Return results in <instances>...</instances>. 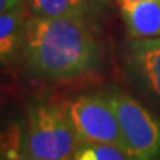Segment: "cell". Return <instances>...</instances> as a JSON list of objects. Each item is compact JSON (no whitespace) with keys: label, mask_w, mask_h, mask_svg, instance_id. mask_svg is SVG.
<instances>
[{"label":"cell","mask_w":160,"mask_h":160,"mask_svg":"<svg viewBox=\"0 0 160 160\" xmlns=\"http://www.w3.org/2000/svg\"><path fill=\"white\" fill-rule=\"evenodd\" d=\"M25 131L12 126L0 135V157L2 159H22Z\"/></svg>","instance_id":"30bf717a"},{"label":"cell","mask_w":160,"mask_h":160,"mask_svg":"<svg viewBox=\"0 0 160 160\" xmlns=\"http://www.w3.org/2000/svg\"><path fill=\"white\" fill-rule=\"evenodd\" d=\"M28 12L40 17H77L101 22L110 12V0H25Z\"/></svg>","instance_id":"8992f818"},{"label":"cell","mask_w":160,"mask_h":160,"mask_svg":"<svg viewBox=\"0 0 160 160\" xmlns=\"http://www.w3.org/2000/svg\"><path fill=\"white\" fill-rule=\"evenodd\" d=\"M123 62L131 85L160 110V37L129 39Z\"/></svg>","instance_id":"5b68a950"},{"label":"cell","mask_w":160,"mask_h":160,"mask_svg":"<svg viewBox=\"0 0 160 160\" xmlns=\"http://www.w3.org/2000/svg\"><path fill=\"white\" fill-rule=\"evenodd\" d=\"M82 141L76 133L65 107L37 104L31 107L25 126L22 159H73Z\"/></svg>","instance_id":"7a4b0ae2"},{"label":"cell","mask_w":160,"mask_h":160,"mask_svg":"<svg viewBox=\"0 0 160 160\" xmlns=\"http://www.w3.org/2000/svg\"><path fill=\"white\" fill-rule=\"evenodd\" d=\"M28 15L25 0L0 12V65L13 62L21 55Z\"/></svg>","instance_id":"52a82bcc"},{"label":"cell","mask_w":160,"mask_h":160,"mask_svg":"<svg viewBox=\"0 0 160 160\" xmlns=\"http://www.w3.org/2000/svg\"><path fill=\"white\" fill-rule=\"evenodd\" d=\"M21 57L42 79L70 80L95 73L104 61L101 22L30 13Z\"/></svg>","instance_id":"6da1fadb"},{"label":"cell","mask_w":160,"mask_h":160,"mask_svg":"<svg viewBox=\"0 0 160 160\" xmlns=\"http://www.w3.org/2000/svg\"><path fill=\"white\" fill-rule=\"evenodd\" d=\"M74 160H129L131 153L117 144L82 142L73 154Z\"/></svg>","instance_id":"9c48e42d"},{"label":"cell","mask_w":160,"mask_h":160,"mask_svg":"<svg viewBox=\"0 0 160 160\" xmlns=\"http://www.w3.org/2000/svg\"><path fill=\"white\" fill-rule=\"evenodd\" d=\"M65 110L82 142H110L125 147L108 95H83L73 99Z\"/></svg>","instance_id":"277c9868"},{"label":"cell","mask_w":160,"mask_h":160,"mask_svg":"<svg viewBox=\"0 0 160 160\" xmlns=\"http://www.w3.org/2000/svg\"><path fill=\"white\" fill-rule=\"evenodd\" d=\"M117 5L122 6V5H129V3H137V2H141V0H116Z\"/></svg>","instance_id":"7c38bea8"},{"label":"cell","mask_w":160,"mask_h":160,"mask_svg":"<svg viewBox=\"0 0 160 160\" xmlns=\"http://www.w3.org/2000/svg\"><path fill=\"white\" fill-rule=\"evenodd\" d=\"M113 102L123 144L135 160L160 159V120L126 92L107 93Z\"/></svg>","instance_id":"3957f363"},{"label":"cell","mask_w":160,"mask_h":160,"mask_svg":"<svg viewBox=\"0 0 160 160\" xmlns=\"http://www.w3.org/2000/svg\"><path fill=\"white\" fill-rule=\"evenodd\" d=\"M24 0H0V12H5L8 9H11L13 6L22 3Z\"/></svg>","instance_id":"8fae6325"},{"label":"cell","mask_w":160,"mask_h":160,"mask_svg":"<svg viewBox=\"0 0 160 160\" xmlns=\"http://www.w3.org/2000/svg\"><path fill=\"white\" fill-rule=\"evenodd\" d=\"M119 9L129 39L160 37V0H141Z\"/></svg>","instance_id":"ba28073f"}]
</instances>
